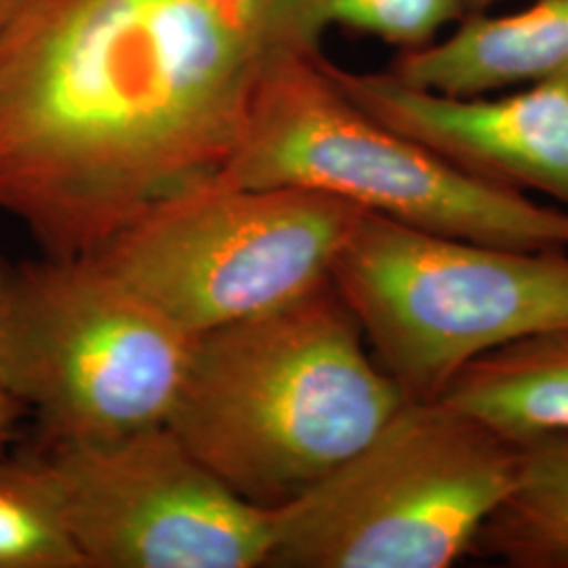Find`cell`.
<instances>
[{
    "mask_svg": "<svg viewBox=\"0 0 568 568\" xmlns=\"http://www.w3.org/2000/svg\"><path fill=\"white\" fill-rule=\"evenodd\" d=\"M331 0H30L0 30V213L44 255L102 248L215 180L265 63Z\"/></svg>",
    "mask_w": 568,
    "mask_h": 568,
    "instance_id": "cell-1",
    "label": "cell"
},
{
    "mask_svg": "<svg viewBox=\"0 0 568 568\" xmlns=\"http://www.w3.org/2000/svg\"><path fill=\"white\" fill-rule=\"evenodd\" d=\"M333 281L192 339L169 427L244 501L283 508L405 405Z\"/></svg>",
    "mask_w": 568,
    "mask_h": 568,
    "instance_id": "cell-2",
    "label": "cell"
},
{
    "mask_svg": "<svg viewBox=\"0 0 568 568\" xmlns=\"http://www.w3.org/2000/svg\"><path fill=\"white\" fill-rule=\"evenodd\" d=\"M217 180L314 190L467 241L568 251V211L474 180L373 119L331 81L318 47H288L265 63Z\"/></svg>",
    "mask_w": 568,
    "mask_h": 568,
    "instance_id": "cell-3",
    "label": "cell"
},
{
    "mask_svg": "<svg viewBox=\"0 0 568 568\" xmlns=\"http://www.w3.org/2000/svg\"><path fill=\"white\" fill-rule=\"evenodd\" d=\"M520 445L443 400H406L325 480L274 511L267 567L448 568L514 487Z\"/></svg>",
    "mask_w": 568,
    "mask_h": 568,
    "instance_id": "cell-4",
    "label": "cell"
},
{
    "mask_svg": "<svg viewBox=\"0 0 568 568\" xmlns=\"http://www.w3.org/2000/svg\"><path fill=\"white\" fill-rule=\"evenodd\" d=\"M331 281L406 400H438L478 356L568 326L567 248L478 243L365 209Z\"/></svg>",
    "mask_w": 568,
    "mask_h": 568,
    "instance_id": "cell-5",
    "label": "cell"
},
{
    "mask_svg": "<svg viewBox=\"0 0 568 568\" xmlns=\"http://www.w3.org/2000/svg\"><path fill=\"white\" fill-rule=\"evenodd\" d=\"M192 337L93 255L0 257V387L51 438L161 426Z\"/></svg>",
    "mask_w": 568,
    "mask_h": 568,
    "instance_id": "cell-6",
    "label": "cell"
},
{
    "mask_svg": "<svg viewBox=\"0 0 568 568\" xmlns=\"http://www.w3.org/2000/svg\"><path fill=\"white\" fill-rule=\"evenodd\" d=\"M358 213L314 190L215 178L150 206L91 255L194 339L326 283Z\"/></svg>",
    "mask_w": 568,
    "mask_h": 568,
    "instance_id": "cell-7",
    "label": "cell"
},
{
    "mask_svg": "<svg viewBox=\"0 0 568 568\" xmlns=\"http://www.w3.org/2000/svg\"><path fill=\"white\" fill-rule=\"evenodd\" d=\"M0 466L51 511L84 568L267 567L274 511L225 487L164 424L37 434Z\"/></svg>",
    "mask_w": 568,
    "mask_h": 568,
    "instance_id": "cell-8",
    "label": "cell"
},
{
    "mask_svg": "<svg viewBox=\"0 0 568 568\" xmlns=\"http://www.w3.org/2000/svg\"><path fill=\"white\" fill-rule=\"evenodd\" d=\"M325 68L366 114L469 178L544 194L568 211V84H528L499 98L448 95L387 70L349 72L326 58Z\"/></svg>",
    "mask_w": 568,
    "mask_h": 568,
    "instance_id": "cell-9",
    "label": "cell"
},
{
    "mask_svg": "<svg viewBox=\"0 0 568 568\" xmlns=\"http://www.w3.org/2000/svg\"><path fill=\"white\" fill-rule=\"evenodd\" d=\"M387 72L448 95L568 84V0H535L506 16L469 13L447 39L400 51Z\"/></svg>",
    "mask_w": 568,
    "mask_h": 568,
    "instance_id": "cell-10",
    "label": "cell"
},
{
    "mask_svg": "<svg viewBox=\"0 0 568 568\" xmlns=\"http://www.w3.org/2000/svg\"><path fill=\"white\" fill-rule=\"evenodd\" d=\"M514 443L568 434V326L490 349L438 398Z\"/></svg>",
    "mask_w": 568,
    "mask_h": 568,
    "instance_id": "cell-11",
    "label": "cell"
},
{
    "mask_svg": "<svg viewBox=\"0 0 568 568\" xmlns=\"http://www.w3.org/2000/svg\"><path fill=\"white\" fill-rule=\"evenodd\" d=\"M469 556L509 568H568V434L520 443L516 483Z\"/></svg>",
    "mask_w": 568,
    "mask_h": 568,
    "instance_id": "cell-12",
    "label": "cell"
},
{
    "mask_svg": "<svg viewBox=\"0 0 568 568\" xmlns=\"http://www.w3.org/2000/svg\"><path fill=\"white\" fill-rule=\"evenodd\" d=\"M0 568H84L51 511L2 466Z\"/></svg>",
    "mask_w": 568,
    "mask_h": 568,
    "instance_id": "cell-13",
    "label": "cell"
},
{
    "mask_svg": "<svg viewBox=\"0 0 568 568\" xmlns=\"http://www.w3.org/2000/svg\"><path fill=\"white\" fill-rule=\"evenodd\" d=\"M467 16L466 0H331L328 26L392 42L403 51L438 41V34Z\"/></svg>",
    "mask_w": 568,
    "mask_h": 568,
    "instance_id": "cell-14",
    "label": "cell"
},
{
    "mask_svg": "<svg viewBox=\"0 0 568 568\" xmlns=\"http://www.w3.org/2000/svg\"><path fill=\"white\" fill-rule=\"evenodd\" d=\"M26 415V408L0 387V457L4 455V448L11 443L13 432Z\"/></svg>",
    "mask_w": 568,
    "mask_h": 568,
    "instance_id": "cell-15",
    "label": "cell"
},
{
    "mask_svg": "<svg viewBox=\"0 0 568 568\" xmlns=\"http://www.w3.org/2000/svg\"><path fill=\"white\" fill-rule=\"evenodd\" d=\"M30 0H0V30L13 20Z\"/></svg>",
    "mask_w": 568,
    "mask_h": 568,
    "instance_id": "cell-16",
    "label": "cell"
},
{
    "mask_svg": "<svg viewBox=\"0 0 568 568\" xmlns=\"http://www.w3.org/2000/svg\"><path fill=\"white\" fill-rule=\"evenodd\" d=\"M504 0H466L467 16L469 13H487L488 9Z\"/></svg>",
    "mask_w": 568,
    "mask_h": 568,
    "instance_id": "cell-17",
    "label": "cell"
}]
</instances>
